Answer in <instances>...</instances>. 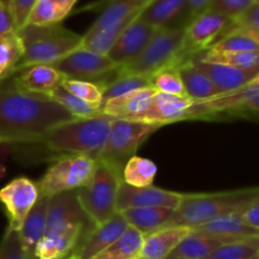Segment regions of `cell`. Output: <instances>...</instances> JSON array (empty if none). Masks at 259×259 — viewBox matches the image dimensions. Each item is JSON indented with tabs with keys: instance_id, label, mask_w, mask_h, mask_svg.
<instances>
[{
	"instance_id": "cell-6",
	"label": "cell",
	"mask_w": 259,
	"mask_h": 259,
	"mask_svg": "<svg viewBox=\"0 0 259 259\" xmlns=\"http://www.w3.org/2000/svg\"><path fill=\"white\" fill-rule=\"evenodd\" d=\"M121 174L109 164L96 161L93 177L85 186L75 190L76 199L91 224L100 227L116 212L115 202Z\"/></svg>"
},
{
	"instance_id": "cell-8",
	"label": "cell",
	"mask_w": 259,
	"mask_h": 259,
	"mask_svg": "<svg viewBox=\"0 0 259 259\" xmlns=\"http://www.w3.org/2000/svg\"><path fill=\"white\" fill-rule=\"evenodd\" d=\"M185 29H158L144 50L131 62L116 68L119 76H146L189 58L182 53Z\"/></svg>"
},
{
	"instance_id": "cell-28",
	"label": "cell",
	"mask_w": 259,
	"mask_h": 259,
	"mask_svg": "<svg viewBox=\"0 0 259 259\" xmlns=\"http://www.w3.org/2000/svg\"><path fill=\"white\" fill-rule=\"evenodd\" d=\"M196 232L206 233V234L219 235L225 238H254L259 237V230L248 227L243 222L240 212H229V214L220 215L211 222L192 228Z\"/></svg>"
},
{
	"instance_id": "cell-31",
	"label": "cell",
	"mask_w": 259,
	"mask_h": 259,
	"mask_svg": "<svg viewBox=\"0 0 259 259\" xmlns=\"http://www.w3.org/2000/svg\"><path fill=\"white\" fill-rule=\"evenodd\" d=\"M23 45L17 32L0 37V82L12 77L23 57Z\"/></svg>"
},
{
	"instance_id": "cell-21",
	"label": "cell",
	"mask_w": 259,
	"mask_h": 259,
	"mask_svg": "<svg viewBox=\"0 0 259 259\" xmlns=\"http://www.w3.org/2000/svg\"><path fill=\"white\" fill-rule=\"evenodd\" d=\"M192 60L200 70H202L209 76L212 85L217 89L218 94L238 90V89L249 83L252 80H254L255 77H259L258 70H242V68L230 67V66L219 65V63L204 62L195 56H192Z\"/></svg>"
},
{
	"instance_id": "cell-20",
	"label": "cell",
	"mask_w": 259,
	"mask_h": 259,
	"mask_svg": "<svg viewBox=\"0 0 259 259\" xmlns=\"http://www.w3.org/2000/svg\"><path fill=\"white\" fill-rule=\"evenodd\" d=\"M13 83L19 90L47 95L62 85L65 76L51 65H33L15 72Z\"/></svg>"
},
{
	"instance_id": "cell-24",
	"label": "cell",
	"mask_w": 259,
	"mask_h": 259,
	"mask_svg": "<svg viewBox=\"0 0 259 259\" xmlns=\"http://www.w3.org/2000/svg\"><path fill=\"white\" fill-rule=\"evenodd\" d=\"M177 70H179L180 77L184 83L186 96L192 101L206 100L212 96L219 95L209 76L204 71L200 70L196 63L194 62L192 56L181 61L177 65Z\"/></svg>"
},
{
	"instance_id": "cell-49",
	"label": "cell",
	"mask_w": 259,
	"mask_h": 259,
	"mask_svg": "<svg viewBox=\"0 0 259 259\" xmlns=\"http://www.w3.org/2000/svg\"><path fill=\"white\" fill-rule=\"evenodd\" d=\"M5 176H7V167L3 162H0V180L4 179Z\"/></svg>"
},
{
	"instance_id": "cell-40",
	"label": "cell",
	"mask_w": 259,
	"mask_h": 259,
	"mask_svg": "<svg viewBox=\"0 0 259 259\" xmlns=\"http://www.w3.org/2000/svg\"><path fill=\"white\" fill-rule=\"evenodd\" d=\"M65 90L75 95L76 98L91 104V105L100 106L103 104V88L98 82L83 80H73V78H65L62 82Z\"/></svg>"
},
{
	"instance_id": "cell-51",
	"label": "cell",
	"mask_w": 259,
	"mask_h": 259,
	"mask_svg": "<svg viewBox=\"0 0 259 259\" xmlns=\"http://www.w3.org/2000/svg\"><path fill=\"white\" fill-rule=\"evenodd\" d=\"M249 259H259V254H257V255H253L252 258H249Z\"/></svg>"
},
{
	"instance_id": "cell-19",
	"label": "cell",
	"mask_w": 259,
	"mask_h": 259,
	"mask_svg": "<svg viewBox=\"0 0 259 259\" xmlns=\"http://www.w3.org/2000/svg\"><path fill=\"white\" fill-rule=\"evenodd\" d=\"M191 104L192 100L187 96L168 95L157 91L152 99L151 106L139 121L163 126L169 123L186 120L187 110Z\"/></svg>"
},
{
	"instance_id": "cell-47",
	"label": "cell",
	"mask_w": 259,
	"mask_h": 259,
	"mask_svg": "<svg viewBox=\"0 0 259 259\" xmlns=\"http://www.w3.org/2000/svg\"><path fill=\"white\" fill-rule=\"evenodd\" d=\"M211 2L212 0H186L191 20L195 19L197 15L202 14L204 12L209 10Z\"/></svg>"
},
{
	"instance_id": "cell-50",
	"label": "cell",
	"mask_w": 259,
	"mask_h": 259,
	"mask_svg": "<svg viewBox=\"0 0 259 259\" xmlns=\"http://www.w3.org/2000/svg\"><path fill=\"white\" fill-rule=\"evenodd\" d=\"M101 2H109V0H101ZM134 2H138V3H141V4L147 5L148 3H151L152 0H134Z\"/></svg>"
},
{
	"instance_id": "cell-45",
	"label": "cell",
	"mask_w": 259,
	"mask_h": 259,
	"mask_svg": "<svg viewBox=\"0 0 259 259\" xmlns=\"http://www.w3.org/2000/svg\"><path fill=\"white\" fill-rule=\"evenodd\" d=\"M12 32H17L12 5L9 0H0V37Z\"/></svg>"
},
{
	"instance_id": "cell-36",
	"label": "cell",
	"mask_w": 259,
	"mask_h": 259,
	"mask_svg": "<svg viewBox=\"0 0 259 259\" xmlns=\"http://www.w3.org/2000/svg\"><path fill=\"white\" fill-rule=\"evenodd\" d=\"M209 50L228 52H250L259 50V37L243 30H232L223 35Z\"/></svg>"
},
{
	"instance_id": "cell-29",
	"label": "cell",
	"mask_w": 259,
	"mask_h": 259,
	"mask_svg": "<svg viewBox=\"0 0 259 259\" xmlns=\"http://www.w3.org/2000/svg\"><path fill=\"white\" fill-rule=\"evenodd\" d=\"M143 242L144 235L128 225L123 234L95 259H139Z\"/></svg>"
},
{
	"instance_id": "cell-23",
	"label": "cell",
	"mask_w": 259,
	"mask_h": 259,
	"mask_svg": "<svg viewBox=\"0 0 259 259\" xmlns=\"http://www.w3.org/2000/svg\"><path fill=\"white\" fill-rule=\"evenodd\" d=\"M240 239H245V238H225L191 229L190 234L175 248L168 258L205 259L222 245Z\"/></svg>"
},
{
	"instance_id": "cell-48",
	"label": "cell",
	"mask_w": 259,
	"mask_h": 259,
	"mask_svg": "<svg viewBox=\"0 0 259 259\" xmlns=\"http://www.w3.org/2000/svg\"><path fill=\"white\" fill-rule=\"evenodd\" d=\"M53 2H55L56 4L60 5L63 10H66L67 13H71V10L75 7L77 0H53Z\"/></svg>"
},
{
	"instance_id": "cell-18",
	"label": "cell",
	"mask_w": 259,
	"mask_h": 259,
	"mask_svg": "<svg viewBox=\"0 0 259 259\" xmlns=\"http://www.w3.org/2000/svg\"><path fill=\"white\" fill-rule=\"evenodd\" d=\"M156 93L153 88H146L110 99L101 104L100 114L115 119L139 120L149 109Z\"/></svg>"
},
{
	"instance_id": "cell-46",
	"label": "cell",
	"mask_w": 259,
	"mask_h": 259,
	"mask_svg": "<svg viewBox=\"0 0 259 259\" xmlns=\"http://www.w3.org/2000/svg\"><path fill=\"white\" fill-rule=\"evenodd\" d=\"M240 217L248 227L259 230V199L253 200L250 204H248L240 211Z\"/></svg>"
},
{
	"instance_id": "cell-1",
	"label": "cell",
	"mask_w": 259,
	"mask_h": 259,
	"mask_svg": "<svg viewBox=\"0 0 259 259\" xmlns=\"http://www.w3.org/2000/svg\"><path fill=\"white\" fill-rule=\"evenodd\" d=\"M76 119L48 96L0 82V138L3 143L39 142L50 129Z\"/></svg>"
},
{
	"instance_id": "cell-11",
	"label": "cell",
	"mask_w": 259,
	"mask_h": 259,
	"mask_svg": "<svg viewBox=\"0 0 259 259\" xmlns=\"http://www.w3.org/2000/svg\"><path fill=\"white\" fill-rule=\"evenodd\" d=\"M230 18L206 10L190 22L185 29L182 53L187 57L205 52L225 34Z\"/></svg>"
},
{
	"instance_id": "cell-9",
	"label": "cell",
	"mask_w": 259,
	"mask_h": 259,
	"mask_svg": "<svg viewBox=\"0 0 259 259\" xmlns=\"http://www.w3.org/2000/svg\"><path fill=\"white\" fill-rule=\"evenodd\" d=\"M159 128L161 126L156 124L114 118L108 138L96 161L109 164L121 174L125 163L136 156L141 144Z\"/></svg>"
},
{
	"instance_id": "cell-12",
	"label": "cell",
	"mask_w": 259,
	"mask_h": 259,
	"mask_svg": "<svg viewBox=\"0 0 259 259\" xmlns=\"http://www.w3.org/2000/svg\"><path fill=\"white\" fill-rule=\"evenodd\" d=\"M52 67L60 71L66 78L96 82L98 78L110 72H115L118 66L109 60L108 56H100L90 51L77 48L61 60L53 62Z\"/></svg>"
},
{
	"instance_id": "cell-33",
	"label": "cell",
	"mask_w": 259,
	"mask_h": 259,
	"mask_svg": "<svg viewBox=\"0 0 259 259\" xmlns=\"http://www.w3.org/2000/svg\"><path fill=\"white\" fill-rule=\"evenodd\" d=\"M157 175V166L153 161L144 157L133 156L124 166L121 180L134 187L152 186Z\"/></svg>"
},
{
	"instance_id": "cell-30",
	"label": "cell",
	"mask_w": 259,
	"mask_h": 259,
	"mask_svg": "<svg viewBox=\"0 0 259 259\" xmlns=\"http://www.w3.org/2000/svg\"><path fill=\"white\" fill-rule=\"evenodd\" d=\"M199 60L204 62L219 63V65L230 66V67L242 68V70H258L259 65V52L250 51V52H228V51H215L207 50L205 52L195 55Z\"/></svg>"
},
{
	"instance_id": "cell-27",
	"label": "cell",
	"mask_w": 259,
	"mask_h": 259,
	"mask_svg": "<svg viewBox=\"0 0 259 259\" xmlns=\"http://www.w3.org/2000/svg\"><path fill=\"white\" fill-rule=\"evenodd\" d=\"M129 227H133L143 235L167 227L174 210L168 207H137L120 212Z\"/></svg>"
},
{
	"instance_id": "cell-53",
	"label": "cell",
	"mask_w": 259,
	"mask_h": 259,
	"mask_svg": "<svg viewBox=\"0 0 259 259\" xmlns=\"http://www.w3.org/2000/svg\"><path fill=\"white\" fill-rule=\"evenodd\" d=\"M0 143H3V141H2V138H0Z\"/></svg>"
},
{
	"instance_id": "cell-22",
	"label": "cell",
	"mask_w": 259,
	"mask_h": 259,
	"mask_svg": "<svg viewBox=\"0 0 259 259\" xmlns=\"http://www.w3.org/2000/svg\"><path fill=\"white\" fill-rule=\"evenodd\" d=\"M190 232L191 229L187 227H164L144 235L139 259H167Z\"/></svg>"
},
{
	"instance_id": "cell-35",
	"label": "cell",
	"mask_w": 259,
	"mask_h": 259,
	"mask_svg": "<svg viewBox=\"0 0 259 259\" xmlns=\"http://www.w3.org/2000/svg\"><path fill=\"white\" fill-rule=\"evenodd\" d=\"M103 88V103L110 100V99L118 98V96L128 94L134 90L152 88L151 77L146 76H119L114 80L109 81Z\"/></svg>"
},
{
	"instance_id": "cell-32",
	"label": "cell",
	"mask_w": 259,
	"mask_h": 259,
	"mask_svg": "<svg viewBox=\"0 0 259 259\" xmlns=\"http://www.w3.org/2000/svg\"><path fill=\"white\" fill-rule=\"evenodd\" d=\"M136 18L125 20V22L114 25L111 28H108V29H103L94 33H85L82 35V39H81L80 48L90 51V52L96 53V55L108 56V53L110 52L111 47L116 42L119 35L128 27L129 23L136 19Z\"/></svg>"
},
{
	"instance_id": "cell-4",
	"label": "cell",
	"mask_w": 259,
	"mask_h": 259,
	"mask_svg": "<svg viewBox=\"0 0 259 259\" xmlns=\"http://www.w3.org/2000/svg\"><path fill=\"white\" fill-rule=\"evenodd\" d=\"M255 199H259L258 187L217 194H184L167 227H187L192 229L220 215L240 212Z\"/></svg>"
},
{
	"instance_id": "cell-25",
	"label": "cell",
	"mask_w": 259,
	"mask_h": 259,
	"mask_svg": "<svg viewBox=\"0 0 259 259\" xmlns=\"http://www.w3.org/2000/svg\"><path fill=\"white\" fill-rule=\"evenodd\" d=\"M51 199H52L51 196L39 195L37 202L32 207L29 214L27 215L22 228H20V242H22L24 249L28 250V252H34L35 245L43 238V234H45L46 230V224H47Z\"/></svg>"
},
{
	"instance_id": "cell-7",
	"label": "cell",
	"mask_w": 259,
	"mask_h": 259,
	"mask_svg": "<svg viewBox=\"0 0 259 259\" xmlns=\"http://www.w3.org/2000/svg\"><path fill=\"white\" fill-rule=\"evenodd\" d=\"M259 111V77L243 88L219 94L206 100L192 101L186 120H219L229 118H257Z\"/></svg>"
},
{
	"instance_id": "cell-44",
	"label": "cell",
	"mask_w": 259,
	"mask_h": 259,
	"mask_svg": "<svg viewBox=\"0 0 259 259\" xmlns=\"http://www.w3.org/2000/svg\"><path fill=\"white\" fill-rule=\"evenodd\" d=\"M35 2L37 0H9L10 5H12L13 14H14L17 30L27 24L28 15H29L30 10H32Z\"/></svg>"
},
{
	"instance_id": "cell-41",
	"label": "cell",
	"mask_w": 259,
	"mask_h": 259,
	"mask_svg": "<svg viewBox=\"0 0 259 259\" xmlns=\"http://www.w3.org/2000/svg\"><path fill=\"white\" fill-rule=\"evenodd\" d=\"M0 259H37L34 254L24 249L20 242L19 232L7 228L0 242Z\"/></svg>"
},
{
	"instance_id": "cell-42",
	"label": "cell",
	"mask_w": 259,
	"mask_h": 259,
	"mask_svg": "<svg viewBox=\"0 0 259 259\" xmlns=\"http://www.w3.org/2000/svg\"><path fill=\"white\" fill-rule=\"evenodd\" d=\"M232 30H243L259 37V3L230 19L225 34Z\"/></svg>"
},
{
	"instance_id": "cell-3",
	"label": "cell",
	"mask_w": 259,
	"mask_h": 259,
	"mask_svg": "<svg viewBox=\"0 0 259 259\" xmlns=\"http://www.w3.org/2000/svg\"><path fill=\"white\" fill-rule=\"evenodd\" d=\"M113 120L114 118L104 114L93 118H76L53 126L39 142L55 153L86 156L96 161L108 138Z\"/></svg>"
},
{
	"instance_id": "cell-10",
	"label": "cell",
	"mask_w": 259,
	"mask_h": 259,
	"mask_svg": "<svg viewBox=\"0 0 259 259\" xmlns=\"http://www.w3.org/2000/svg\"><path fill=\"white\" fill-rule=\"evenodd\" d=\"M96 161L86 156H63L47 169L37 184L39 195L55 196L85 186L93 177Z\"/></svg>"
},
{
	"instance_id": "cell-16",
	"label": "cell",
	"mask_w": 259,
	"mask_h": 259,
	"mask_svg": "<svg viewBox=\"0 0 259 259\" xmlns=\"http://www.w3.org/2000/svg\"><path fill=\"white\" fill-rule=\"evenodd\" d=\"M157 30L158 29L142 20L138 15L136 19L129 23L128 27L123 30V33L114 43L110 52L108 53L109 60L115 63L118 67L131 62L144 50Z\"/></svg>"
},
{
	"instance_id": "cell-43",
	"label": "cell",
	"mask_w": 259,
	"mask_h": 259,
	"mask_svg": "<svg viewBox=\"0 0 259 259\" xmlns=\"http://www.w3.org/2000/svg\"><path fill=\"white\" fill-rule=\"evenodd\" d=\"M257 3L258 0H212L209 9L232 19Z\"/></svg>"
},
{
	"instance_id": "cell-15",
	"label": "cell",
	"mask_w": 259,
	"mask_h": 259,
	"mask_svg": "<svg viewBox=\"0 0 259 259\" xmlns=\"http://www.w3.org/2000/svg\"><path fill=\"white\" fill-rule=\"evenodd\" d=\"M184 194L156 186L134 187L121 180L116 195L115 210L121 212L137 207H168L175 210L181 202Z\"/></svg>"
},
{
	"instance_id": "cell-26",
	"label": "cell",
	"mask_w": 259,
	"mask_h": 259,
	"mask_svg": "<svg viewBox=\"0 0 259 259\" xmlns=\"http://www.w3.org/2000/svg\"><path fill=\"white\" fill-rule=\"evenodd\" d=\"M103 5V12L98 17V19L93 23L86 33L99 32V30L108 29L116 24L138 17L146 5L141 4L134 0H109V2H100L99 7Z\"/></svg>"
},
{
	"instance_id": "cell-14",
	"label": "cell",
	"mask_w": 259,
	"mask_h": 259,
	"mask_svg": "<svg viewBox=\"0 0 259 259\" xmlns=\"http://www.w3.org/2000/svg\"><path fill=\"white\" fill-rule=\"evenodd\" d=\"M128 228V223L120 212H115L105 224L96 227L91 224L83 232L67 259H95L110 247Z\"/></svg>"
},
{
	"instance_id": "cell-13",
	"label": "cell",
	"mask_w": 259,
	"mask_h": 259,
	"mask_svg": "<svg viewBox=\"0 0 259 259\" xmlns=\"http://www.w3.org/2000/svg\"><path fill=\"white\" fill-rule=\"evenodd\" d=\"M39 197L35 182L28 177H17L0 189V204L9 219L10 229L19 232L25 218Z\"/></svg>"
},
{
	"instance_id": "cell-34",
	"label": "cell",
	"mask_w": 259,
	"mask_h": 259,
	"mask_svg": "<svg viewBox=\"0 0 259 259\" xmlns=\"http://www.w3.org/2000/svg\"><path fill=\"white\" fill-rule=\"evenodd\" d=\"M46 96H48L51 100H53L58 105L62 106L65 110H67L75 118H93V116H96L100 114V106L91 105V104L76 98L75 95H72L67 90H65L62 86H58L57 89L48 93Z\"/></svg>"
},
{
	"instance_id": "cell-38",
	"label": "cell",
	"mask_w": 259,
	"mask_h": 259,
	"mask_svg": "<svg viewBox=\"0 0 259 259\" xmlns=\"http://www.w3.org/2000/svg\"><path fill=\"white\" fill-rule=\"evenodd\" d=\"M259 237L245 238L222 245L205 259H249L257 255Z\"/></svg>"
},
{
	"instance_id": "cell-17",
	"label": "cell",
	"mask_w": 259,
	"mask_h": 259,
	"mask_svg": "<svg viewBox=\"0 0 259 259\" xmlns=\"http://www.w3.org/2000/svg\"><path fill=\"white\" fill-rule=\"evenodd\" d=\"M139 18L156 29H186L191 22L186 0H152Z\"/></svg>"
},
{
	"instance_id": "cell-37",
	"label": "cell",
	"mask_w": 259,
	"mask_h": 259,
	"mask_svg": "<svg viewBox=\"0 0 259 259\" xmlns=\"http://www.w3.org/2000/svg\"><path fill=\"white\" fill-rule=\"evenodd\" d=\"M70 13L63 10L53 0H37L33 5L27 24L32 25H51L57 24L65 19Z\"/></svg>"
},
{
	"instance_id": "cell-5",
	"label": "cell",
	"mask_w": 259,
	"mask_h": 259,
	"mask_svg": "<svg viewBox=\"0 0 259 259\" xmlns=\"http://www.w3.org/2000/svg\"><path fill=\"white\" fill-rule=\"evenodd\" d=\"M23 45V57L15 72L33 65H52L80 48L82 35L61 23L51 25L25 24L17 30ZM14 72V73H15Z\"/></svg>"
},
{
	"instance_id": "cell-52",
	"label": "cell",
	"mask_w": 259,
	"mask_h": 259,
	"mask_svg": "<svg viewBox=\"0 0 259 259\" xmlns=\"http://www.w3.org/2000/svg\"><path fill=\"white\" fill-rule=\"evenodd\" d=\"M167 259H181V258H167Z\"/></svg>"
},
{
	"instance_id": "cell-39",
	"label": "cell",
	"mask_w": 259,
	"mask_h": 259,
	"mask_svg": "<svg viewBox=\"0 0 259 259\" xmlns=\"http://www.w3.org/2000/svg\"><path fill=\"white\" fill-rule=\"evenodd\" d=\"M151 83L152 88L158 93L186 96L184 83L177 70V65H169L154 72L151 76Z\"/></svg>"
},
{
	"instance_id": "cell-2",
	"label": "cell",
	"mask_w": 259,
	"mask_h": 259,
	"mask_svg": "<svg viewBox=\"0 0 259 259\" xmlns=\"http://www.w3.org/2000/svg\"><path fill=\"white\" fill-rule=\"evenodd\" d=\"M91 225L81 209L75 191H66L51 199L45 234L34 248L37 259H60L75 248L76 243Z\"/></svg>"
}]
</instances>
